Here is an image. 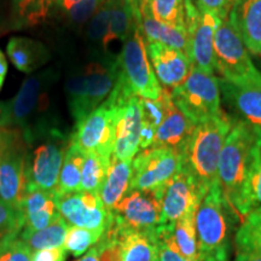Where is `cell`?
<instances>
[{"label":"cell","instance_id":"obj_1","mask_svg":"<svg viewBox=\"0 0 261 261\" xmlns=\"http://www.w3.org/2000/svg\"><path fill=\"white\" fill-rule=\"evenodd\" d=\"M58 74L47 68L25 77L14 98L0 104V128H16L27 144L57 128L48 116L50 91Z\"/></svg>","mask_w":261,"mask_h":261},{"label":"cell","instance_id":"obj_2","mask_svg":"<svg viewBox=\"0 0 261 261\" xmlns=\"http://www.w3.org/2000/svg\"><path fill=\"white\" fill-rule=\"evenodd\" d=\"M254 142L255 126L247 121L233 122L218 166V181L228 205L240 221L246 217L244 196Z\"/></svg>","mask_w":261,"mask_h":261},{"label":"cell","instance_id":"obj_3","mask_svg":"<svg viewBox=\"0 0 261 261\" xmlns=\"http://www.w3.org/2000/svg\"><path fill=\"white\" fill-rule=\"evenodd\" d=\"M232 125V120L220 112L217 116L195 125L181 149V166L205 192L218 181L221 150Z\"/></svg>","mask_w":261,"mask_h":261},{"label":"cell","instance_id":"obj_4","mask_svg":"<svg viewBox=\"0 0 261 261\" xmlns=\"http://www.w3.org/2000/svg\"><path fill=\"white\" fill-rule=\"evenodd\" d=\"M233 218L237 219L219 181L214 182L196 212L198 250L202 256L228 261V236Z\"/></svg>","mask_w":261,"mask_h":261},{"label":"cell","instance_id":"obj_5","mask_svg":"<svg viewBox=\"0 0 261 261\" xmlns=\"http://www.w3.org/2000/svg\"><path fill=\"white\" fill-rule=\"evenodd\" d=\"M119 64L115 60L93 62L80 73L73 74L65 84L68 104L75 125L97 109L115 87Z\"/></svg>","mask_w":261,"mask_h":261},{"label":"cell","instance_id":"obj_6","mask_svg":"<svg viewBox=\"0 0 261 261\" xmlns=\"http://www.w3.org/2000/svg\"><path fill=\"white\" fill-rule=\"evenodd\" d=\"M116 61L119 64V80L133 94L151 100L162 96L163 89L146 52L145 38L139 24V12L136 24L122 42L121 52Z\"/></svg>","mask_w":261,"mask_h":261},{"label":"cell","instance_id":"obj_7","mask_svg":"<svg viewBox=\"0 0 261 261\" xmlns=\"http://www.w3.org/2000/svg\"><path fill=\"white\" fill-rule=\"evenodd\" d=\"M214 69L236 86H261V73L230 21L225 19L214 38Z\"/></svg>","mask_w":261,"mask_h":261},{"label":"cell","instance_id":"obj_8","mask_svg":"<svg viewBox=\"0 0 261 261\" xmlns=\"http://www.w3.org/2000/svg\"><path fill=\"white\" fill-rule=\"evenodd\" d=\"M169 93L174 106L194 125L212 119L221 112L218 77L192 65L184 83Z\"/></svg>","mask_w":261,"mask_h":261},{"label":"cell","instance_id":"obj_9","mask_svg":"<svg viewBox=\"0 0 261 261\" xmlns=\"http://www.w3.org/2000/svg\"><path fill=\"white\" fill-rule=\"evenodd\" d=\"M102 261H159L158 228L139 231L112 219L96 244Z\"/></svg>","mask_w":261,"mask_h":261},{"label":"cell","instance_id":"obj_10","mask_svg":"<svg viewBox=\"0 0 261 261\" xmlns=\"http://www.w3.org/2000/svg\"><path fill=\"white\" fill-rule=\"evenodd\" d=\"M27 146L16 128H0V200L21 207L27 190Z\"/></svg>","mask_w":261,"mask_h":261},{"label":"cell","instance_id":"obj_11","mask_svg":"<svg viewBox=\"0 0 261 261\" xmlns=\"http://www.w3.org/2000/svg\"><path fill=\"white\" fill-rule=\"evenodd\" d=\"M119 110L120 100L112 92L97 109L75 125L70 140L84 152L112 159Z\"/></svg>","mask_w":261,"mask_h":261},{"label":"cell","instance_id":"obj_12","mask_svg":"<svg viewBox=\"0 0 261 261\" xmlns=\"http://www.w3.org/2000/svg\"><path fill=\"white\" fill-rule=\"evenodd\" d=\"M34 142H38V145L31 154H27V189L56 191L70 137H67L58 128H54Z\"/></svg>","mask_w":261,"mask_h":261},{"label":"cell","instance_id":"obj_13","mask_svg":"<svg viewBox=\"0 0 261 261\" xmlns=\"http://www.w3.org/2000/svg\"><path fill=\"white\" fill-rule=\"evenodd\" d=\"M181 166L180 152L172 148H149L132 161L129 190L161 191Z\"/></svg>","mask_w":261,"mask_h":261},{"label":"cell","instance_id":"obj_14","mask_svg":"<svg viewBox=\"0 0 261 261\" xmlns=\"http://www.w3.org/2000/svg\"><path fill=\"white\" fill-rule=\"evenodd\" d=\"M113 93L120 100L113 158L122 161L133 160L140 150L142 110H140L139 97L126 89L119 77Z\"/></svg>","mask_w":261,"mask_h":261},{"label":"cell","instance_id":"obj_15","mask_svg":"<svg viewBox=\"0 0 261 261\" xmlns=\"http://www.w3.org/2000/svg\"><path fill=\"white\" fill-rule=\"evenodd\" d=\"M162 194L163 190H128L110 212L112 219L119 225L135 230H156L161 221Z\"/></svg>","mask_w":261,"mask_h":261},{"label":"cell","instance_id":"obj_16","mask_svg":"<svg viewBox=\"0 0 261 261\" xmlns=\"http://www.w3.org/2000/svg\"><path fill=\"white\" fill-rule=\"evenodd\" d=\"M196 179L180 166L177 174L163 189L160 226H169L191 212H196L205 196Z\"/></svg>","mask_w":261,"mask_h":261},{"label":"cell","instance_id":"obj_17","mask_svg":"<svg viewBox=\"0 0 261 261\" xmlns=\"http://www.w3.org/2000/svg\"><path fill=\"white\" fill-rule=\"evenodd\" d=\"M57 207L61 217L70 226L104 232L110 221V212L104 207L99 194L77 191L57 195Z\"/></svg>","mask_w":261,"mask_h":261},{"label":"cell","instance_id":"obj_18","mask_svg":"<svg viewBox=\"0 0 261 261\" xmlns=\"http://www.w3.org/2000/svg\"><path fill=\"white\" fill-rule=\"evenodd\" d=\"M221 22L223 21L213 12L198 8L197 18L187 29V55L190 60V63L192 67L208 74H213L215 71L214 38Z\"/></svg>","mask_w":261,"mask_h":261},{"label":"cell","instance_id":"obj_19","mask_svg":"<svg viewBox=\"0 0 261 261\" xmlns=\"http://www.w3.org/2000/svg\"><path fill=\"white\" fill-rule=\"evenodd\" d=\"M145 45L150 63L163 89L171 91L184 83L191 69L185 52L155 41L145 40Z\"/></svg>","mask_w":261,"mask_h":261},{"label":"cell","instance_id":"obj_20","mask_svg":"<svg viewBox=\"0 0 261 261\" xmlns=\"http://www.w3.org/2000/svg\"><path fill=\"white\" fill-rule=\"evenodd\" d=\"M24 226L22 232H35L47 227L61 217L57 207V192L28 188L21 203Z\"/></svg>","mask_w":261,"mask_h":261},{"label":"cell","instance_id":"obj_21","mask_svg":"<svg viewBox=\"0 0 261 261\" xmlns=\"http://www.w3.org/2000/svg\"><path fill=\"white\" fill-rule=\"evenodd\" d=\"M228 21L248 51L261 55V0H237Z\"/></svg>","mask_w":261,"mask_h":261},{"label":"cell","instance_id":"obj_22","mask_svg":"<svg viewBox=\"0 0 261 261\" xmlns=\"http://www.w3.org/2000/svg\"><path fill=\"white\" fill-rule=\"evenodd\" d=\"M196 212L184 215L177 223L169 226L158 227L159 241H161L171 249L175 250L181 256L191 260L203 259L198 250Z\"/></svg>","mask_w":261,"mask_h":261},{"label":"cell","instance_id":"obj_23","mask_svg":"<svg viewBox=\"0 0 261 261\" xmlns=\"http://www.w3.org/2000/svg\"><path fill=\"white\" fill-rule=\"evenodd\" d=\"M218 81L226 102L243 115L247 122L261 127V86H236L223 79Z\"/></svg>","mask_w":261,"mask_h":261},{"label":"cell","instance_id":"obj_24","mask_svg":"<svg viewBox=\"0 0 261 261\" xmlns=\"http://www.w3.org/2000/svg\"><path fill=\"white\" fill-rule=\"evenodd\" d=\"M194 128V123L172 102L167 116L156 130L151 148H172L180 152Z\"/></svg>","mask_w":261,"mask_h":261},{"label":"cell","instance_id":"obj_25","mask_svg":"<svg viewBox=\"0 0 261 261\" xmlns=\"http://www.w3.org/2000/svg\"><path fill=\"white\" fill-rule=\"evenodd\" d=\"M11 63L23 73L32 74L50 60L47 48L40 41L24 37L11 38L6 46Z\"/></svg>","mask_w":261,"mask_h":261},{"label":"cell","instance_id":"obj_26","mask_svg":"<svg viewBox=\"0 0 261 261\" xmlns=\"http://www.w3.org/2000/svg\"><path fill=\"white\" fill-rule=\"evenodd\" d=\"M133 160H117L112 156L110 167L108 171L106 181L99 192L100 200L108 212H112L114 207L122 200L129 190L130 177H132Z\"/></svg>","mask_w":261,"mask_h":261},{"label":"cell","instance_id":"obj_27","mask_svg":"<svg viewBox=\"0 0 261 261\" xmlns=\"http://www.w3.org/2000/svg\"><path fill=\"white\" fill-rule=\"evenodd\" d=\"M139 24L146 41H155L166 46L177 48L187 54L188 33L171 25L163 24L139 10Z\"/></svg>","mask_w":261,"mask_h":261},{"label":"cell","instance_id":"obj_28","mask_svg":"<svg viewBox=\"0 0 261 261\" xmlns=\"http://www.w3.org/2000/svg\"><path fill=\"white\" fill-rule=\"evenodd\" d=\"M55 9V0H12L15 28L37 27L47 21Z\"/></svg>","mask_w":261,"mask_h":261},{"label":"cell","instance_id":"obj_29","mask_svg":"<svg viewBox=\"0 0 261 261\" xmlns=\"http://www.w3.org/2000/svg\"><path fill=\"white\" fill-rule=\"evenodd\" d=\"M84 159L85 152L70 140L65 151L60 179H58L57 195L81 191V172H83Z\"/></svg>","mask_w":261,"mask_h":261},{"label":"cell","instance_id":"obj_30","mask_svg":"<svg viewBox=\"0 0 261 261\" xmlns=\"http://www.w3.org/2000/svg\"><path fill=\"white\" fill-rule=\"evenodd\" d=\"M138 9L163 24L187 32V17L181 0H142Z\"/></svg>","mask_w":261,"mask_h":261},{"label":"cell","instance_id":"obj_31","mask_svg":"<svg viewBox=\"0 0 261 261\" xmlns=\"http://www.w3.org/2000/svg\"><path fill=\"white\" fill-rule=\"evenodd\" d=\"M261 210V127L255 126L254 142L249 171H248L244 211L246 215L252 211Z\"/></svg>","mask_w":261,"mask_h":261},{"label":"cell","instance_id":"obj_32","mask_svg":"<svg viewBox=\"0 0 261 261\" xmlns=\"http://www.w3.org/2000/svg\"><path fill=\"white\" fill-rule=\"evenodd\" d=\"M237 253H250L261 256V210L252 211L241 221L234 234Z\"/></svg>","mask_w":261,"mask_h":261},{"label":"cell","instance_id":"obj_33","mask_svg":"<svg viewBox=\"0 0 261 261\" xmlns=\"http://www.w3.org/2000/svg\"><path fill=\"white\" fill-rule=\"evenodd\" d=\"M68 226L69 225L67 224V221L60 217L47 227L35 231V232H21L19 237L27 244L32 252L48 249V248L63 247Z\"/></svg>","mask_w":261,"mask_h":261},{"label":"cell","instance_id":"obj_34","mask_svg":"<svg viewBox=\"0 0 261 261\" xmlns=\"http://www.w3.org/2000/svg\"><path fill=\"white\" fill-rule=\"evenodd\" d=\"M110 161L112 159L103 158L94 152H85L81 172V191L99 194L109 171Z\"/></svg>","mask_w":261,"mask_h":261},{"label":"cell","instance_id":"obj_35","mask_svg":"<svg viewBox=\"0 0 261 261\" xmlns=\"http://www.w3.org/2000/svg\"><path fill=\"white\" fill-rule=\"evenodd\" d=\"M106 2L107 0H55V6L71 24L80 27L89 22Z\"/></svg>","mask_w":261,"mask_h":261},{"label":"cell","instance_id":"obj_36","mask_svg":"<svg viewBox=\"0 0 261 261\" xmlns=\"http://www.w3.org/2000/svg\"><path fill=\"white\" fill-rule=\"evenodd\" d=\"M103 231H92L87 228L68 226L64 240V249L73 256H80L87 253L94 244L99 242Z\"/></svg>","mask_w":261,"mask_h":261},{"label":"cell","instance_id":"obj_37","mask_svg":"<svg viewBox=\"0 0 261 261\" xmlns=\"http://www.w3.org/2000/svg\"><path fill=\"white\" fill-rule=\"evenodd\" d=\"M140 110H142V122L154 127L158 130L159 126L163 122L168 114L172 104L171 93L168 90H162V96L156 100L139 98Z\"/></svg>","mask_w":261,"mask_h":261},{"label":"cell","instance_id":"obj_38","mask_svg":"<svg viewBox=\"0 0 261 261\" xmlns=\"http://www.w3.org/2000/svg\"><path fill=\"white\" fill-rule=\"evenodd\" d=\"M24 226L23 212L0 200V242L14 234H19Z\"/></svg>","mask_w":261,"mask_h":261},{"label":"cell","instance_id":"obj_39","mask_svg":"<svg viewBox=\"0 0 261 261\" xmlns=\"http://www.w3.org/2000/svg\"><path fill=\"white\" fill-rule=\"evenodd\" d=\"M109 19H110V6L109 0L97 10L89 21L87 25V38L94 44H100L103 46L106 41L108 32H109Z\"/></svg>","mask_w":261,"mask_h":261},{"label":"cell","instance_id":"obj_40","mask_svg":"<svg viewBox=\"0 0 261 261\" xmlns=\"http://www.w3.org/2000/svg\"><path fill=\"white\" fill-rule=\"evenodd\" d=\"M19 234L10 236L0 242V261H32V250Z\"/></svg>","mask_w":261,"mask_h":261},{"label":"cell","instance_id":"obj_41","mask_svg":"<svg viewBox=\"0 0 261 261\" xmlns=\"http://www.w3.org/2000/svg\"><path fill=\"white\" fill-rule=\"evenodd\" d=\"M237 0H197V6L213 12L221 21H225L228 18Z\"/></svg>","mask_w":261,"mask_h":261},{"label":"cell","instance_id":"obj_42","mask_svg":"<svg viewBox=\"0 0 261 261\" xmlns=\"http://www.w3.org/2000/svg\"><path fill=\"white\" fill-rule=\"evenodd\" d=\"M65 259H67V250L64 249V247L32 252V261H65Z\"/></svg>","mask_w":261,"mask_h":261},{"label":"cell","instance_id":"obj_43","mask_svg":"<svg viewBox=\"0 0 261 261\" xmlns=\"http://www.w3.org/2000/svg\"><path fill=\"white\" fill-rule=\"evenodd\" d=\"M159 261H217L214 259H208V257H203V259L200 260H191L187 259V257L181 256L180 254L175 252L166 246L165 243L159 241Z\"/></svg>","mask_w":261,"mask_h":261},{"label":"cell","instance_id":"obj_44","mask_svg":"<svg viewBox=\"0 0 261 261\" xmlns=\"http://www.w3.org/2000/svg\"><path fill=\"white\" fill-rule=\"evenodd\" d=\"M185 9V17H187V29L194 23L198 16L197 0H181Z\"/></svg>","mask_w":261,"mask_h":261},{"label":"cell","instance_id":"obj_45","mask_svg":"<svg viewBox=\"0 0 261 261\" xmlns=\"http://www.w3.org/2000/svg\"><path fill=\"white\" fill-rule=\"evenodd\" d=\"M6 73H8V62H6L5 55L0 51V90L4 85Z\"/></svg>","mask_w":261,"mask_h":261},{"label":"cell","instance_id":"obj_46","mask_svg":"<svg viewBox=\"0 0 261 261\" xmlns=\"http://www.w3.org/2000/svg\"><path fill=\"white\" fill-rule=\"evenodd\" d=\"M76 261H102L99 257V252H98L96 244L91 248L89 252L85 253V255L83 257H80V259Z\"/></svg>","mask_w":261,"mask_h":261},{"label":"cell","instance_id":"obj_47","mask_svg":"<svg viewBox=\"0 0 261 261\" xmlns=\"http://www.w3.org/2000/svg\"><path fill=\"white\" fill-rule=\"evenodd\" d=\"M234 261H261V256L250 253H237Z\"/></svg>","mask_w":261,"mask_h":261},{"label":"cell","instance_id":"obj_48","mask_svg":"<svg viewBox=\"0 0 261 261\" xmlns=\"http://www.w3.org/2000/svg\"><path fill=\"white\" fill-rule=\"evenodd\" d=\"M136 2H137V4H139V3L142 2V0H136Z\"/></svg>","mask_w":261,"mask_h":261}]
</instances>
